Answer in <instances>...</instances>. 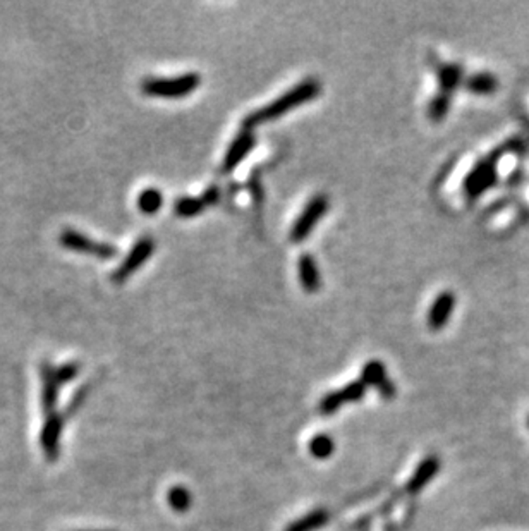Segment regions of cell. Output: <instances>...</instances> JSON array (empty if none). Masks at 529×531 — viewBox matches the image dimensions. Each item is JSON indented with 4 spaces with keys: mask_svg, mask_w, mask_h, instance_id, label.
<instances>
[{
    "mask_svg": "<svg viewBox=\"0 0 529 531\" xmlns=\"http://www.w3.org/2000/svg\"><path fill=\"white\" fill-rule=\"evenodd\" d=\"M205 208L206 205L203 203L201 196H198V198L196 196H181L174 203V212H176L177 217H182V219H191V217L199 215Z\"/></svg>",
    "mask_w": 529,
    "mask_h": 531,
    "instance_id": "2e32d148",
    "label": "cell"
},
{
    "mask_svg": "<svg viewBox=\"0 0 529 531\" xmlns=\"http://www.w3.org/2000/svg\"><path fill=\"white\" fill-rule=\"evenodd\" d=\"M80 370H81L80 363L71 361V363H64V365L53 368V373H55L57 382L62 386V384H67V382H71V380L76 379V377L80 375Z\"/></svg>",
    "mask_w": 529,
    "mask_h": 531,
    "instance_id": "603a6c76",
    "label": "cell"
},
{
    "mask_svg": "<svg viewBox=\"0 0 529 531\" xmlns=\"http://www.w3.org/2000/svg\"><path fill=\"white\" fill-rule=\"evenodd\" d=\"M248 186H249V191H251L253 198H255L258 203L263 201V190H262V184H260V181L253 177V179H249Z\"/></svg>",
    "mask_w": 529,
    "mask_h": 531,
    "instance_id": "4316f807",
    "label": "cell"
},
{
    "mask_svg": "<svg viewBox=\"0 0 529 531\" xmlns=\"http://www.w3.org/2000/svg\"><path fill=\"white\" fill-rule=\"evenodd\" d=\"M450 107V95L445 93H438L437 97L430 102L428 105V116L431 117L433 120H442L443 117L447 116Z\"/></svg>",
    "mask_w": 529,
    "mask_h": 531,
    "instance_id": "44dd1931",
    "label": "cell"
},
{
    "mask_svg": "<svg viewBox=\"0 0 529 531\" xmlns=\"http://www.w3.org/2000/svg\"><path fill=\"white\" fill-rule=\"evenodd\" d=\"M339 394H341V399L344 404L346 402H359L361 399L364 397V394H366V386H364L361 380H354V382L342 387L341 390H339Z\"/></svg>",
    "mask_w": 529,
    "mask_h": 531,
    "instance_id": "7402d4cb",
    "label": "cell"
},
{
    "mask_svg": "<svg viewBox=\"0 0 529 531\" xmlns=\"http://www.w3.org/2000/svg\"><path fill=\"white\" fill-rule=\"evenodd\" d=\"M528 423H529V418H528Z\"/></svg>",
    "mask_w": 529,
    "mask_h": 531,
    "instance_id": "f1b7e54d",
    "label": "cell"
},
{
    "mask_svg": "<svg viewBox=\"0 0 529 531\" xmlns=\"http://www.w3.org/2000/svg\"><path fill=\"white\" fill-rule=\"evenodd\" d=\"M59 241L66 249H71V251L76 253H84V255H91L102 260L116 258V256L119 255L117 246L110 244V242L93 241L91 237L84 236L83 233L74 229H64L62 233H60Z\"/></svg>",
    "mask_w": 529,
    "mask_h": 531,
    "instance_id": "3957f363",
    "label": "cell"
},
{
    "mask_svg": "<svg viewBox=\"0 0 529 531\" xmlns=\"http://www.w3.org/2000/svg\"><path fill=\"white\" fill-rule=\"evenodd\" d=\"M167 501H169L170 507H172L176 512L189 511V507H191L192 504L191 492H189L186 487L170 488L169 495H167Z\"/></svg>",
    "mask_w": 529,
    "mask_h": 531,
    "instance_id": "ac0fdd59",
    "label": "cell"
},
{
    "mask_svg": "<svg viewBox=\"0 0 529 531\" xmlns=\"http://www.w3.org/2000/svg\"><path fill=\"white\" fill-rule=\"evenodd\" d=\"M255 145H256L255 131L244 129V127H242V129L235 134L232 143L228 145L227 152H225L224 160H222L220 163V174H225V176H227V174L234 172V170L241 165L242 160L249 155V152L255 148Z\"/></svg>",
    "mask_w": 529,
    "mask_h": 531,
    "instance_id": "8992f818",
    "label": "cell"
},
{
    "mask_svg": "<svg viewBox=\"0 0 529 531\" xmlns=\"http://www.w3.org/2000/svg\"><path fill=\"white\" fill-rule=\"evenodd\" d=\"M138 210L145 215H155L163 205V195L159 188H145L136 198Z\"/></svg>",
    "mask_w": 529,
    "mask_h": 531,
    "instance_id": "4fadbf2b",
    "label": "cell"
},
{
    "mask_svg": "<svg viewBox=\"0 0 529 531\" xmlns=\"http://www.w3.org/2000/svg\"><path fill=\"white\" fill-rule=\"evenodd\" d=\"M321 93V83L316 78H306L301 83L296 84L294 88L282 93L280 97L271 100L268 105L262 107L258 110H253L248 116L242 119V127L244 129H255L256 126H262L264 123L278 119V117L285 116L291 112L296 107H301L305 103L311 102Z\"/></svg>",
    "mask_w": 529,
    "mask_h": 531,
    "instance_id": "6da1fadb",
    "label": "cell"
},
{
    "mask_svg": "<svg viewBox=\"0 0 529 531\" xmlns=\"http://www.w3.org/2000/svg\"><path fill=\"white\" fill-rule=\"evenodd\" d=\"M385 531H395V530H394V526H392L391 523H388V525L385 526Z\"/></svg>",
    "mask_w": 529,
    "mask_h": 531,
    "instance_id": "83f0119b",
    "label": "cell"
},
{
    "mask_svg": "<svg viewBox=\"0 0 529 531\" xmlns=\"http://www.w3.org/2000/svg\"><path fill=\"white\" fill-rule=\"evenodd\" d=\"M438 87H440V93L450 95L457 88V84L463 80V67L457 64H443L437 73Z\"/></svg>",
    "mask_w": 529,
    "mask_h": 531,
    "instance_id": "5bb4252c",
    "label": "cell"
},
{
    "mask_svg": "<svg viewBox=\"0 0 529 531\" xmlns=\"http://www.w3.org/2000/svg\"><path fill=\"white\" fill-rule=\"evenodd\" d=\"M201 199H203V203H205L206 206L215 205V203L220 199V188L215 186V184L208 186L205 191H203Z\"/></svg>",
    "mask_w": 529,
    "mask_h": 531,
    "instance_id": "d4e9b609",
    "label": "cell"
},
{
    "mask_svg": "<svg viewBox=\"0 0 529 531\" xmlns=\"http://www.w3.org/2000/svg\"><path fill=\"white\" fill-rule=\"evenodd\" d=\"M91 388H93V382L84 384L83 387L78 388L76 394H74V397H73V401H71V402H69V406H67L66 415H74V411H78V409H80L81 406H83L84 399L88 397L89 392H91Z\"/></svg>",
    "mask_w": 529,
    "mask_h": 531,
    "instance_id": "cb8c5ba5",
    "label": "cell"
},
{
    "mask_svg": "<svg viewBox=\"0 0 529 531\" xmlns=\"http://www.w3.org/2000/svg\"><path fill=\"white\" fill-rule=\"evenodd\" d=\"M438 469H440V459H438L437 456H430V458L424 459V461L418 466V469L414 471L409 483L406 485V492H409V494H418L420 490H423V488L433 480V476L437 475Z\"/></svg>",
    "mask_w": 529,
    "mask_h": 531,
    "instance_id": "8fae6325",
    "label": "cell"
},
{
    "mask_svg": "<svg viewBox=\"0 0 529 531\" xmlns=\"http://www.w3.org/2000/svg\"><path fill=\"white\" fill-rule=\"evenodd\" d=\"M328 519H330V512L327 509H314V511L299 518L298 521L291 523L285 531H316L323 528Z\"/></svg>",
    "mask_w": 529,
    "mask_h": 531,
    "instance_id": "7c38bea8",
    "label": "cell"
},
{
    "mask_svg": "<svg viewBox=\"0 0 529 531\" xmlns=\"http://www.w3.org/2000/svg\"><path fill=\"white\" fill-rule=\"evenodd\" d=\"M42 406H44V411L46 416L55 413V404L57 399H59V388L60 384L57 382L55 373H53V366L48 363L42 365Z\"/></svg>",
    "mask_w": 529,
    "mask_h": 531,
    "instance_id": "9c48e42d",
    "label": "cell"
},
{
    "mask_svg": "<svg viewBox=\"0 0 529 531\" xmlns=\"http://www.w3.org/2000/svg\"><path fill=\"white\" fill-rule=\"evenodd\" d=\"M153 251H155V241H153V237L150 236L139 237V240L134 242V246L131 248V251L127 253L124 262L117 267L116 272H112L110 280L116 284L126 282L136 270L141 269V267L148 262V258L153 255Z\"/></svg>",
    "mask_w": 529,
    "mask_h": 531,
    "instance_id": "5b68a950",
    "label": "cell"
},
{
    "mask_svg": "<svg viewBox=\"0 0 529 531\" xmlns=\"http://www.w3.org/2000/svg\"><path fill=\"white\" fill-rule=\"evenodd\" d=\"M377 388H378V392H380V395L385 399V401H391V399H394V395H395V392H397L394 382H392L391 379L385 380V382L382 384V386H378Z\"/></svg>",
    "mask_w": 529,
    "mask_h": 531,
    "instance_id": "484cf974",
    "label": "cell"
},
{
    "mask_svg": "<svg viewBox=\"0 0 529 531\" xmlns=\"http://www.w3.org/2000/svg\"><path fill=\"white\" fill-rule=\"evenodd\" d=\"M64 426V416L59 413H52V415L46 416V422L44 425V430L40 433V444L44 449L45 456L50 461H55L59 458L60 451V433H62Z\"/></svg>",
    "mask_w": 529,
    "mask_h": 531,
    "instance_id": "52a82bcc",
    "label": "cell"
},
{
    "mask_svg": "<svg viewBox=\"0 0 529 531\" xmlns=\"http://www.w3.org/2000/svg\"><path fill=\"white\" fill-rule=\"evenodd\" d=\"M298 273H299V282H301L305 292H308V294H314V292L321 289L320 270H318L316 262H314V258L310 255V253H303V255L299 256Z\"/></svg>",
    "mask_w": 529,
    "mask_h": 531,
    "instance_id": "30bf717a",
    "label": "cell"
},
{
    "mask_svg": "<svg viewBox=\"0 0 529 531\" xmlns=\"http://www.w3.org/2000/svg\"><path fill=\"white\" fill-rule=\"evenodd\" d=\"M328 196L323 193L314 195L313 198L306 203L305 210L299 213V217L296 219L294 226H292L291 234H289V240L291 242H303L308 240L311 231L314 229L318 222L321 220V217L327 213L328 210Z\"/></svg>",
    "mask_w": 529,
    "mask_h": 531,
    "instance_id": "277c9868",
    "label": "cell"
},
{
    "mask_svg": "<svg viewBox=\"0 0 529 531\" xmlns=\"http://www.w3.org/2000/svg\"><path fill=\"white\" fill-rule=\"evenodd\" d=\"M335 451V442L328 435H316L310 442V452L316 459H328Z\"/></svg>",
    "mask_w": 529,
    "mask_h": 531,
    "instance_id": "e0dca14e",
    "label": "cell"
},
{
    "mask_svg": "<svg viewBox=\"0 0 529 531\" xmlns=\"http://www.w3.org/2000/svg\"><path fill=\"white\" fill-rule=\"evenodd\" d=\"M199 84L201 76L198 73H184L172 78H145L141 91L156 98H184L198 90Z\"/></svg>",
    "mask_w": 529,
    "mask_h": 531,
    "instance_id": "7a4b0ae2",
    "label": "cell"
},
{
    "mask_svg": "<svg viewBox=\"0 0 529 531\" xmlns=\"http://www.w3.org/2000/svg\"><path fill=\"white\" fill-rule=\"evenodd\" d=\"M342 406H344V402H342L341 394H339V390H334L328 392L327 395H323V399H321L320 404H318V411L323 416H332L335 415Z\"/></svg>",
    "mask_w": 529,
    "mask_h": 531,
    "instance_id": "ffe728a7",
    "label": "cell"
},
{
    "mask_svg": "<svg viewBox=\"0 0 529 531\" xmlns=\"http://www.w3.org/2000/svg\"><path fill=\"white\" fill-rule=\"evenodd\" d=\"M466 88L478 95L492 93L496 88V80L492 74H474V76H471L469 80L466 81Z\"/></svg>",
    "mask_w": 529,
    "mask_h": 531,
    "instance_id": "d6986e66",
    "label": "cell"
},
{
    "mask_svg": "<svg viewBox=\"0 0 529 531\" xmlns=\"http://www.w3.org/2000/svg\"><path fill=\"white\" fill-rule=\"evenodd\" d=\"M456 308V296L450 291H443L435 298L428 309L427 323L431 330H440L449 323L450 315Z\"/></svg>",
    "mask_w": 529,
    "mask_h": 531,
    "instance_id": "ba28073f",
    "label": "cell"
},
{
    "mask_svg": "<svg viewBox=\"0 0 529 531\" xmlns=\"http://www.w3.org/2000/svg\"><path fill=\"white\" fill-rule=\"evenodd\" d=\"M387 379V368H385V365L380 359H371V361H368L366 365L363 366V370H361L359 380L366 387H378Z\"/></svg>",
    "mask_w": 529,
    "mask_h": 531,
    "instance_id": "9a60e30c",
    "label": "cell"
}]
</instances>
